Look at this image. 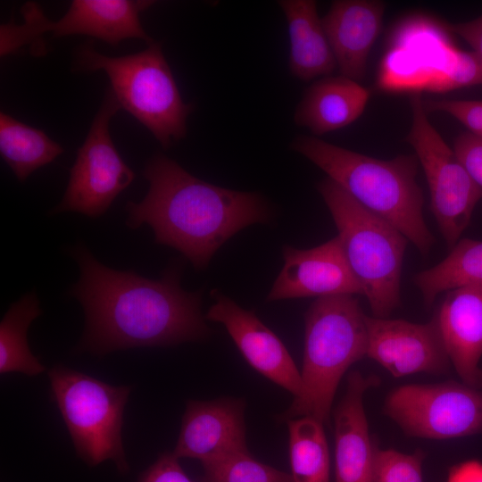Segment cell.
<instances>
[{
    "label": "cell",
    "instance_id": "cell-1",
    "mask_svg": "<svg viewBox=\"0 0 482 482\" xmlns=\"http://www.w3.org/2000/svg\"><path fill=\"white\" fill-rule=\"evenodd\" d=\"M71 254L80 277L69 295L81 303L86 316L81 349L104 354L203 341L211 335L201 312V293L181 288L179 267H170L153 280L106 267L82 244Z\"/></svg>",
    "mask_w": 482,
    "mask_h": 482
},
{
    "label": "cell",
    "instance_id": "cell-2",
    "mask_svg": "<svg viewBox=\"0 0 482 482\" xmlns=\"http://www.w3.org/2000/svg\"><path fill=\"white\" fill-rule=\"evenodd\" d=\"M143 175L150 187L141 202H128L127 226L146 223L156 243L177 249L196 270L238 231L270 220L260 195L203 181L165 155L149 160Z\"/></svg>",
    "mask_w": 482,
    "mask_h": 482
},
{
    "label": "cell",
    "instance_id": "cell-3",
    "mask_svg": "<svg viewBox=\"0 0 482 482\" xmlns=\"http://www.w3.org/2000/svg\"><path fill=\"white\" fill-rule=\"evenodd\" d=\"M291 148L321 169L361 205L395 226L422 256L428 255L435 237L423 216L416 155L380 160L310 136L296 137Z\"/></svg>",
    "mask_w": 482,
    "mask_h": 482
},
{
    "label": "cell",
    "instance_id": "cell-4",
    "mask_svg": "<svg viewBox=\"0 0 482 482\" xmlns=\"http://www.w3.org/2000/svg\"><path fill=\"white\" fill-rule=\"evenodd\" d=\"M304 323L302 393L278 420L311 417L325 424L342 377L367 356L366 314L353 295L322 296L310 305Z\"/></svg>",
    "mask_w": 482,
    "mask_h": 482
},
{
    "label": "cell",
    "instance_id": "cell-5",
    "mask_svg": "<svg viewBox=\"0 0 482 482\" xmlns=\"http://www.w3.org/2000/svg\"><path fill=\"white\" fill-rule=\"evenodd\" d=\"M318 190L331 213L373 317L388 318L401 303V276L408 239L328 177L319 183Z\"/></svg>",
    "mask_w": 482,
    "mask_h": 482
},
{
    "label": "cell",
    "instance_id": "cell-6",
    "mask_svg": "<svg viewBox=\"0 0 482 482\" xmlns=\"http://www.w3.org/2000/svg\"><path fill=\"white\" fill-rule=\"evenodd\" d=\"M76 63L81 70L105 71L120 107L147 128L163 148L185 137L193 105L182 100L159 42L118 57L98 53L88 42L78 50Z\"/></svg>",
    "mask_w": 482,
    "mask_h": 482
},
{
    "label": "cell",
    "instance_id": "cell-7",
    "mask_svg": "<svg viewBox=\"0 0 482 482\" xmlns=\"http://www.w3.org/2000/svg\"><path fill=\"white\" fill-rule=\"evenodd\" d=\"M48 377L79 456L91 466L112 460L120 471H128L121 427L130 387L112 386L63 366L51 369Z\"/></svg>",
    "mask_w": 482,
    "mask_h": 482
},
{
    "label": "cell",
    "instance_id": "cell-8",
    "mask_svg": "<svg viewBox=\"0 0 482 482\" xmlns=\"http://www.w3.org/2000/svg\"><path fill=\"white\" fill-rule=\"evenodd\" d=\"M412 123L406 141L421 164L430 192V209L449 249L460 240L482 190L427 118L419 93L411 98Z\"/></svg>",
    "mask_w": 482,
    "mask_h": 482
},
{
    "label": "cell",
    "instance_id": "cell-9",
    "mask_svg": "<svg viewBox=\"0 0 482 482\" xmlns=\"http://www.w3.org/2000/svg\"><path fill=\"white\" fill-rule=\"evenodd\" d=\"M154 1L73 0L66 13L57 21L46 18L40 6L26 3L21 9L24 22H12L0 28V54L4 56L26 46L39 44L45 32L54 37L80 34L116 46L121 40L139 38L151 44L154 40L142 28L139 14Z\"/></svg>",
    "mask_w": 482,
    "mask_h": 482
},
{
    "label": "cell",
    "instance_id": "cell-10",
    "mask_svg": "<svg viewBox=\"0 0 482 482\" xmlns=\"http://www.w3.org/2000/svg\"><path fill=\"white\" fill-rule=\"evenodd\" d=\"M120 108L110 88L78 150L63 197L52 213L75 212L99 217L132 183L135 173L120 157L109 132L110 120Z\"/></svg>",
    "mask_w": 482,
    "mask_h": 482
},
{
    "label": "cell",
    "instance_id": "cell-11",
    "mask_svg": "<svg viewBox=\"0 0 482 482\" xmlns=\"http://www.w3.org/2000/svg\"><path fill=\"white\" fill-rule=\"evenodd\" d=\"M384 411L411 436H471L482 432V390L454 381L405 385L388 395Z\"/></svg>",
    "mask_w": 482,
    "mask_h": 482
},
{
    "label": "cell",
    "instance_id": "cell-12",
    "mask_svg": "<svg viewBox=\"0 0 482 482\" xmlns=\"http://www.w3.org/2000/svg\"><path fill=\"white\" fill-rule=\"evenodd\" d=\"M366 324L367 356L394 377L448 371L451 362L435 315L423 324L366 315Z\"/></svg>",
    "mask_w": 482,
    "mask_h": 482
},
{
    "label": "cell",
    "instance_id": "cell-13",
    "mask_svg": "<svg viewBox=\"0 0 482 482\" xmlns=\"http://www.w3.org/2000/svg\"><path fill=\"white\" fill-rule=\"evenodd\" d=\"M284 266L267 301L339 295H362L338 236L310 249L283 247Z\"/></svg>",
    "mask_w": 482,
    "mask_h": 482
},
{
    "label": "cell",
    "instance_id": "cell-14",
    "mask_svg": "<svg viewBox=\"0 0 482 482\" xmlns=\"http://www.w3.org/2000/svg\"><path fill=\"white\" fill-rule=\"evenodd\" d=\"M215 303L205 320L221 323L246 362L259 373L290 392L301 395V372L285 345L251 311L237 304L217 290L211 293Z\"/></svg>",
    "mask_w": 482,
    "mask_h": 482
},
{
    "label": "cell",
    "instance_id": "cell-15",
    "mask_svg": "<svg viewBox=\"0 0 482 482\" xmlns=\"http://www.w3.org/2000/svg\"><path fill=\"white\" fill-rule=\"evenodd\" d=\"M245 402L222 397L187 402L172 453L202 463L237 453H246Z\"/></svg>",
    "mask_w": 482,
    "mask_h": 482
},
{
    "label": "cell",
    "instance_id": "cell-16",
    "mask_svg": "<svg viewBox=\"0 0 482 482\" xmlns=\"http://www.w3.org/2000/svg\"><path fill=\"white\" fill-rule=\"evenodd\" d=\"M379 384L374 375L351 371L344 396L334 411L336 482H374L376 445L371 443L364 394Z\"/></svg>",
    "mask_w": 482,
    "mask_h": 482
},
{
    "label": "cell",
    "instance_id": "cell-17",
    "mask_svg": "<svg viewBox=\"0 0 482 482\" xmlns=\"http://www.w3.org/2000/svg\"><path fill=\"white\" fill-rule=\"evenodd\" d=\"M435 317L451 364L464 384L482 388V284L446 292Z\"/></svg>",
    "mask_w": 482,
    "mask_h": 482
},
{
    "label": "cell",
    "instance_id": "cell-18",
    "mask_svg": "<svg viewBox=\"0 0 482 482\" xmlns=\"http://www.w3.org/2000/svg\"><path fill=\"white\" fill-rule=\"evenodd\" d=\"M385 7L383 2L377 0H337L321 19L342 76L357 82L364 77Z\"/></svg>",
    "mask_w": 482,
    "mask_h": 482
},
{
    "label": "cell",
    "instance_id": "cell-19",
    "mask_svg": "<svg viewBox=\"0 0 482 482\" xmlns=\"http://www.w3.org/2000/svg\"><path fill=\"white\" fill-rule=\"evenodd\" d=\"M370 91L345 76H327L304 92L294 114L296 125L321 136L345 128L363 112Z\"/></svg>",
    "mask_w": 482,
    "mask_h": 482
},
{
    "label": "cell",
    "instance_id": "cell-20",
    "mask_svg": "<svg viewBox=\"0 0 482 482\" xmlns=\"http://www.w3.org/2000/svg\"><path fill=\"white\" fill-rule=\"evenodd\" d=\"M290 39L289 70L295 78L308 81L328 76L337 62L313 0H281Z\"/></svg>",
    "mask_w": 482,
    "mask_h": 482
},
{
    "label": "cell",
    "instance_id": "cell-21",
    "mask_svg": "<svg viewBox=\"0 0 482 482\" xmlns=\"http://www.w3.org/2000/svg\"><path fill=\"white\" fill-rule=\"evenodd\" d=\"M412 280L427 307L443 292L482 284V241L459 240L443 261L415 274Z\"/></svg>",
    "mask_w": 482,
    "mask_h": 482
},
{
    "label": "cell",
    "instance_id": "cell-22",
    "mask_svg": "<svg viewBox=\"0 0 482 482\" xmlns=\"http://www.w3.org/2000/svg\"><path fill=\"white\" fill-rule=\"evenodd\" d=\"M63 149L43 130L0 113V153L20 181L52 162Z\"/></svg>",
    "mask_w": 482,
    "mask_h": 482
},
{
    "label": "cell",
    "instance_id": "cell-23",
    "mask_svg": "<svg viewBox=\"0 0 482 482\" xmlns=\"http://www.w3.org/2000/svg\"><path fill=\"white\" fill-rule=\"evenodd\" d=\"M39 300L34 292L12 303L0 324V372H21L35 376L45 370L30 352L27 332L31 322L41 314Z\"/></svg>",
    "mask_w": 482,
    "mask_h": 482
},
{
    "label": "cell",
    "instance_id": "cell-24",
    "mask_svg": "<svg viewBox=\"0 0 482 482\" xmlns=\"http://www.w3.org/2000/svg\"><path fill=\"white\" fill-rule=\"evenodd\" d=\"M287 424L294 482H329V452L323 423L301 417Z\"/></svg>",
    "mask_w": 482,
    "mask_h": 482
},
{
    "label": "cell",
    "instance_id": "cell-25",
    "mask_svg": "<svg viewBox=\"0 0 482 482\" xmlns=\"http://www.w3.org/2000/svg\"><path fill=\"white\" fill-rule=\"evenodd\" d=\"M198 482H294L291 474L255 460L249 452L202 463Z\"/></svg>",
    "mask_w": 482,
    "mask_h": 482
},
{
    "label": "cell",
    "instance_id": "cell-26",
    "mask_svg": "<svg viewBox=\"0 0 482 482\" xmlns=\"http://www.w3.org/2000/svg\"><path fill=\"white\" fill-rule=\"evenodd\" d=\"M424 453L405 454L393 449L375 448L374 482H422Z\"/></svg>",
    "mask_w": 482,
    "mask_h": 482
},
{
    "label": "cell",
    "instance_id": "cell-27",
    "mask_svg": "<svg viewBox=\"0 0 482 482\" xmlns=\"http://www.w3.org/2000/svg\"><path fill=\"white\" fill-rule=\"evenodd\" d=\"M474 85H482V60L474 51L456 49L449 71L429 81L425 88L435 92H445Z\"/></svg>",
    "mask_w": 482,
    "mask_h": 482
},
{
    "label": "cell",
    "instance_id": "cell-28",
    "mask_svg": "<svg viewBox=\"0 0 482 482\" xmlns=\"http://www.w3.org/2000/svg\"><path fill=\"white\" fill-rule=\"evenodd\" d=\"M426 112L449 113L470 133L482 138V101L477 100H428L423 102Z\"/></svg>",
    "mask_w": 482,
    "mask_h": 482
},
{
    "label": "cell",
    "instance_id": "cell-29",
    "mask_svg": "<svg viewBox=\"0 0 482 482\" xmlns=\"http://www.w3.org/2000/svg\"><path fill=\"white\" fill-rule=\"evenodd\" d=\"M453 151L477 186L482 190V138L470 132L460 134Z\"/></svg>",
    "mask_w": 482,
    "mask_h": 482
},
{
    "label": "cell",
    "instance_id": "cell-30",
    "mask_svg": "<svg viewBox=\"0 0 482 482\" xmlns=\"http://www.w3.org/2000/svg\"><path fill=\"white\" fill-rule=\"evenodd\" d=\"M138 482H192L172 453H162Z\"/></svg>",
    "mask_w": 482,
    "mask_h": 482
},
{
    "label": "cell",
    "instance_id": "cell-31",
    "mask_svg": "<svg viewBox=\"0 0 482 482\" xmlns=\"http://www.w3.org/2000/svg\"><path fill=\"white\" fill-rule=\"evenodd\" d=\"M445 28L462 37L482 60V14L470 21L447 23Z\"/></svg>",
    "mask_w": 482,
    "mask_h": 482
},
{
    "label": "cell",
    "instance_id": "cell-32",
    "mask_svg": "<svg viewBox=\"0 0 482 482\" xmlns=\"http://www.w3.org/2000/svg\"><path fill=\"white\" fill-rule=\"evenodd\" d=\"M447 482H482V461L469 460L453 466Z\"/></svg>",
    "mask_w": 482,
    "mask_h": 482
}]
</instances>
